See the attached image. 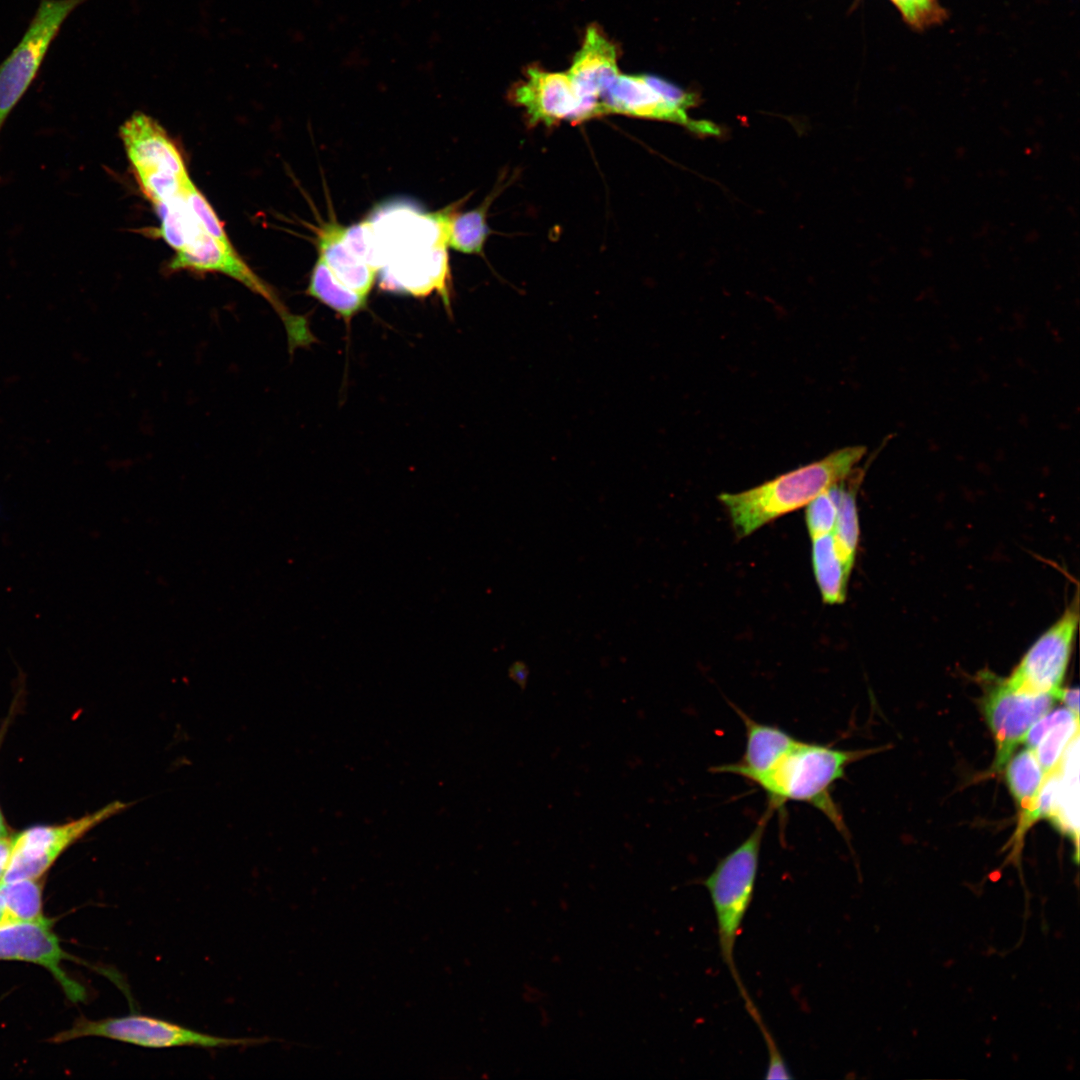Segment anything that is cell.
<instances>
[{"label": "cell", "mask_w": 1080, "mask_h": 1080, "mask_svg": "<svg viewBox=\"0 0 1080 1080\" xmlns=\"http://www.w3.org/2000/svg\"><path fill=\"white\" fill-rule=\"evenodd\" d=\"M10 922H12V921L10 920V917H9L7 911H6L4 902H3L2 898L0 897V925L10 923Z\"/></svg>", "instance_id": "f546056e"}, {"label": "cell", "mask_w": 1080, "mask_h": 1080, "mask_svg": "<svg viewBox=\"0 0 1080 1080\" xmlns=\"http://www.w3.org/2000/svg\"><path fill=\"white\" fill-rule=\"evenodd\" d=\"M119 133L140 190L153 207L177 197L192 181L178 146L149 115L133 113Z\"/></svg>", "instance_id": "5b68a950"}, {"label": "cell", "mask_w": 1080, "mask_h": 1080, "mask_svg": "<svg viewBox=\"0 0 1080 1080\" xmlns=\"http://www.w3.org/2000/svg\"><path fill=\"white\" fill-rule=\"evenodd\" d=\"M696 99L695 94L657 76L620 73L600 103L604 115L614 113L669 121L699 135H719L720 129L715 124L688 117L687 110L696 105Z\"/></svg>", "instance_id": "ba28073f"}, {"label": "cell", "mask_w": 1080, "mask_h": 1080, "mask_svg": "<svg viewBox=\"0 0 1080 1080\" xmlns=\"http://www.w3.org/2000/svg\"><path fill=\"white\" fill-rule=\"evenodd\" d=\"M129 805L113 801L64 824L35 825L21 831L13 837L11 858L2 881L39 879L67 848Z\"/></svg>", "instance_id": "9c48e42d"}, {"label": "cell", "mask_w": 1080, "mask_h": 1080, "mask_svg": "<svg viewBox=\"0 0 1080 1080\" xmlns=\"http://www.w3.org/2000/svg\"><path fill=\"white\" fill-rule=\"evenodd\" d=\"M509 677L514 681L522 690L527 686V680L529 677V668L522 661L514 662L509 668Z\"/></svg>", "instance_id": "4316f807"}, {"label": "cell", "mask_w": 1080, "mask_h": 1080, "mask_svg": "<svg viewBox=\"0 0 1080 1080\" xmlns=\"http://www.w3.org/2000/svg\"><path fill=\"white\" fill-rule=\"evenodd\" d=\"M185 189L172 200L154 207L160 220L157 233L175 251L168 271L220 273L264 298L284 325L290 354L316 342L307 317L287 308L275 290L237 253L227 235H217L203 224L187 202Z\"/></svg>", "instance_id": "6da1fadb"}, {"label": "cell", "mask_w": 1080, "mask_h": 1080, "mask_svg": "<svg viewBox=\"0 0 1080 1080\" xmlns=\"http://www.w3.org/2000/svg\"><path fill=\"white\" fill-rule=\"evenodd\" d=\"M868 753L798 740L758 786L766 793L768 808L773 811L783 809L788 802L806 803L845 833L841 812L832 798V786L844 777L851 763Z\"/></svg>", "instance_id": "277c9868"}, {"label": "cell", "mask_w": 1080, "mask_h": 1080, "mask_svg": "<svg viewBox=\"0 0 1080 1080\" xmlns=\"http://www.w3.org/2000/svg\"><path fill=\"white\" fill-rule=\"evenodd\" d=\"M567 73L579 95L602 110L600 100L620 74L616 46L599 28L589 27Z\"/></svg>", "instance_id": "2e32d148"}, {"label": "cell", "mask_w": 1080, "mask_h": 1080, "mask_svg": "<svg viewBox=\"0 0 1080 1080\" xmlns=\"http://www.w3.org/2000/svg\"><path fill=\"white\" fill-rule=\"evenodd\" d=\"M496 193L493 192L478 207L460 212L459 201L448 222L447 246L465 254H481L491 233L487 212Z\"/></svg>", "instance_id": "cb8c5ba5"}, {"label": "cell", "mask_w": 1080, "mask_h": 1080, "mask_svg": "<svg viewBox=\"0 0 1080 1080\" xmlns=\"http://www.w3.org/2000/svg\"><path fill=\"white\" fill-rule=\"evenodd\" d=\"M343 227L333 217L319 226L316 232L318 256L340 283L368 297L377 272L348 249L342 238Z\"/></svg>", "instance_id": "e0dca14e"}, {"label": "cell", "mask_w": 1080, "mask_h": 1080, "mask_svg": "<svg viewBox=\"0 0 1080 1080\" xmlns=\"http://www.w3.org/2000/svg\"><path fill=\"white\" fill-rule=\"evenodd\" d=\"M1079 735V715L1066 707L1050 710L1028 730L1022 743L1036 755L1045 775L1055 770Z\"/></svg>", "instance_id": "ac0fdd59"}, {"label": "cell", "mask_w": 1080, "mask_h": 1080, "mask_svg": "<svg viewBox=\"0 0 1080 1080\" xmlns=\"http://www.w3.org/2000/svg\"><path fill=\"white\" fill-rule=\"evenodd\" d=\"M1005 766V778L1009 791L1020 809L1016 833L1020 840L1034 823L1033 813L1036 800L1046 775L1036 755L1028 748L1012 755Z\"/></svg>", "instance_id": "d6986e66"}, {"label": "cell", "mask_w": 1080, "mask_h": 1080, "mask_svg": "<svg viewBox=\"0 0 1080 1080\" xmlns=\"http://www.w3.org/2000/svg\"><path fill=\"white\" fill-rule=\"evenodd\" d=\"M811 558L823 602L829 605L842 604L846 599L850 575L836 552L832 534L812 539Z\"/></svg>", "instance_id": "7402d4cb"}, {"label": "cell", "mask_w": 1080, "mask_h": 1080, "mask_svg": "<svg viewBox=\"0 0 1080 1080\" xmlns=\"http://www.w3.org/2000/svg\"><path fill=\"white\" fill-rule=\"evenodd\" d=\"M1078 748L1079 735L1070 742L1059 762V789L1054 812L1049 819L1061 832L1074 840L1076 847L1079 835Z\"/></svg>", "instance_id": "44dd1931"}, {"label": "cell", "mask_w": 1080, "mask_h": 1080, "mask_svg": "<svg viewBox=\"0 0 1080 1080\" xmlns=\"http://www.w3.org/2000/svg\"><path fill=\"white\" fill-rule=\"evenodd\" d=\"M838 483L806 505L805 521L811 539L833 533L838 510Z\"/></svg>", "instance_id": "484cf974"}, {"label": "cell", "mask_w": 1080, "mask_h": 1080, "mask_svg": "<svg viewBox=\"0 0 1080 1080\" xmlns=\"http://www.w3.org/2000/svg\"><path fill=\"white\" fill-rule=\"evenodd\" d=\"M735 711L746 731L743 755L738 761L712 767L711 771L737 775L758 786L794 747L798 739L778 726L755 721L738 708H735Z\"/></svg>", "instance_id": "9a60e30c"}, {"label": "cell", "mask_w": 1080, "mask_h": 1080, "mask_svg": "<svg viewBox=\"0 0 1080 1080\" xmlns=\"http://www.w3.org/2000/svg\"><path fill=\"white\" fill-rule=\"evenodd\" d=\"M773 810L768 808L753 831L722 857L704 879L715 913L720 956L727 966L744 1005L760 1031L767 1028L737 969L734 952L742 924L753 900L761 844Z\"/></svg>", "instance_id": "3957f363"}, {"label": "cell", "mask_w": 1080, "mask_h": 1080, "mask_svg": "<svg viewBox=\"0 0 1080 1080\" xmlns=\"http://www.w3.org/2000/svg\"><path fill=\"white\" fill-rule=\"evenodd\" d=\"M0 897L12 922H31L44 918L42 887L38 879L2 881Z\"/></svg>", "instance_id": "d4e9b609"}, {"label": "cell", "mask_w": 1080, "mask_h": 1080, "mask_svg": "<svg viewBox=\"0 0 1080 1080\" xmlns=\"http://www.w3.org/2000/svg\"><path fill=\"white\" fill-rule=\"evenodd\" d=\"M88 0H40L26 31L0 63V133L36 79L45 56L69 15Z\"/></svg>", "instance_id": "52a82bcc"}, {"label": "cell", "mask_w": 1080, "mask_h": 1080, "mask_svg": "<svg viewBox=\"0 0 1080 1080\" xmlns=\"http://www.w3.org/2000/svg\"><path fill=\"white\" fill-rule=\"evenodd\" d=\"M864 453L862 446L838 449L756 487L722 493L718 498L729 514L736 535L747 537L773 520L806 506L846 478Z\"/></svg>", "instance_id": "7a4b0ae2"}, {"label": "cell", "mask_w": 1080, "mask_h": 1080, "mask_svg": "<svg viewBox=\"0 0 1080 1080\" xmlns=\"http://www.w3.org/2000/svg\"><path fill=\"white\" fill-rule=\"evenodd\" d=\"M862 473L853 469L838 483V510L832 535L836 552L849 575L855 563L859 540L856 498Z\"/></svg>", "instance_id": "ffe728a7"}, {"label": "cell", "mask_w": 1080, "mask_h": 1080, "mask_svg": "<svg viewBox=\"0 0 1080 1080\" xmlns=\"http://www.w3.org/2000/svg\"><path fill=\"white\" fill-rule=\"evenodd\" d=\"M65 952L52 930V922L42 918L31 922L0 925V960L24 961L49 970L72 1002L86 999L85 988L71 979L62 968L64 960H73Z\"/></svg>", "instance_id": "4fadbf2b"}, {"label": "cell", "mask_w": 1080, "mask_h": 1080, "mask_svg": "<svg viewBox=\"0 0 1080 1080\" xmlns=\"http://www.w3.org/2000/svg\"><path fill=\"white\" fill-rule=\"evenodd\" d=\"M982 711L995 742L994 770H1001L1021 744L1031 726L1060 701L1053 694L1014 690L1004 679H987Z\"/></svg>", "instance_id": "30bf717a"}, {"label": "cell", "mask_w": 1080, "mask_h": 1080, "mask_svg": "<svg viewBox=\"0 0 1080 1080\" xmlns=\"http://www.w3.org/2000/svg\"><path fill=\"white\" fill-rule=\"evenodd\" d=\"M447 246L414 249L392 256L379 273V287L413 297L440 295L451 313V277Z\"/></svg>", "instance_id": "5bb4252c"}, {"label": "cell", "mask_w": 1080, "mask_h": 1080, "mask_svg": "<svg viewBox=\"0 0 1080 1080\" xmlns=\"http://www.w3.org/2000/svg\"><path fill=\"white\" fill-rule=\"evenodd\" d=\"M512 100L521 106L531 125L553 126L561 121L583 122L603 116L601 107L584 100L568 73L530 67L525 79L512 90Z\"/></svg>", "instance_id": "7c38bea8"}, {"label": "cell", "mask_w": 1080, "mask_h": 1080, "mask_svg": "<svg viewBox=\"0 0 1080 1080\" xmlns=\"http://www.w3.org/2000/svg\"><path fill=\"white\" fill-rule=\"evenodd\" d=\"M306 294L335 311L346 322L368 304V297L340 283L320 256L312 268Z\"/></svg>", "instance_id": "603a6c76"}, {"label": "cell", "mask_w": 1080, "mask_h": 1080, "mask_svg": "<svg viewBox=\"0 0 1080 1080\" xmlns=\"http://www.w3.org/2000/svg\"><path fill=\"white\" fill-rule=\"evenodd\" d=\"M1078 596L1024 654L1005 682L1014 690L1061 697L1079 621Z\"/></svg>", "instance_id": "8fae6325"}, {"label": "cell", "mask_w": 1080, "mask_h": 1080, "mask_svg": "<svg viewBox=\"0 0 1080 1080\" xmlns=\"http://www.w3.org/2000/svg\"><path fill=\"white\" fill-rule=\"evenodd\" d=\"M6 836H8V830H7V826H6V823H5V819H4L3 814L1 812V809H0V839L3 838V837H6Z\"/></svg>", "instance_id": "4dcf8cb0"}, {"label": "cell", "mask_w": 1080, "mask_h": 1080, "mask_svg": "<svg viewBox=\"0 0 1080 1080\" xmlns=\"http://www.w3.org/2000/svg\"><path fill=\"white\" fill-rule=\"evenodd\" d=\"M5 728H6V727H4V729H2V730H1V734H0V746H1V743H2V739H3V735H4V732H5V730H6Z\"/></svg>", "instance_id": "1f68e13d"}, {"label": "cell", "mask_w": 1080, "mask_h": 1080, "mask_svg": "<svg viewBox=\"0 0 1080 1080\" xmlns=\"http://www.w3.org/2000/svg\"><path fill=\"white\" fill-rule=\"evenodd\" d=\"M1060 700L1065 704V707L1079 715V689H1063Z\"/></svg>", "instance_id": "f1b7e54d"}, {"label": "cell", "mask_w": 1080, "mask_h": 1080, "mask_svg": "<svg viewBox=\"0 0 1080 1080\" xmlns=\"http://www.w3.org/2000/svg\"><path fill=\"white\" fill-rule=\"evenodd\" d=\"M104 1037L145 1048L199 1046L227 1048L265 1043L266 1038H228L202 1033L185 1026L140 1014L90 1020L80 1017L74 1025L50 1041L66 1042L82 1037Z\"/></svg>", "instance_id": "8992f818"}, {"label": "cell", "mask_w": 1080, "mask_h": 1080, "mask_svg": "<svg viewBox=\"0 0 1080 1080\" xmlns=\"http://www.w3.org/2000/svg\"><path fill=\"white\" fill-rule=\"evenodd\" d=\"M12 845L13 838L9 835L0 839V882L4 877L11 858Z\"/></svg>", "instance_id": "83f0119b"}]
</instances>
